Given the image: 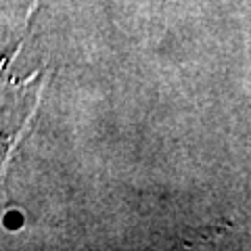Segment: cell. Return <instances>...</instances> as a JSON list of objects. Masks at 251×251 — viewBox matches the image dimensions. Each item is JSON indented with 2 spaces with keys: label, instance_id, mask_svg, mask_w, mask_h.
<instances>
[{
  "label": "cell",
  "instance_id": "cell-1",
  "mask_svg": "<svg viewBox=\"0 0 251 251\" xmlns=\"http://www.w3.org/2000/svg\"><path fill=\"white\" fill-rule=\"evenodd\" d=\"M38 4H40V0H31V4H29V13H27V17H31V13H34L38 9Z\"/></svg>",
  "mask_w": 251,
  "mask_h": 251
}]
</instances>
